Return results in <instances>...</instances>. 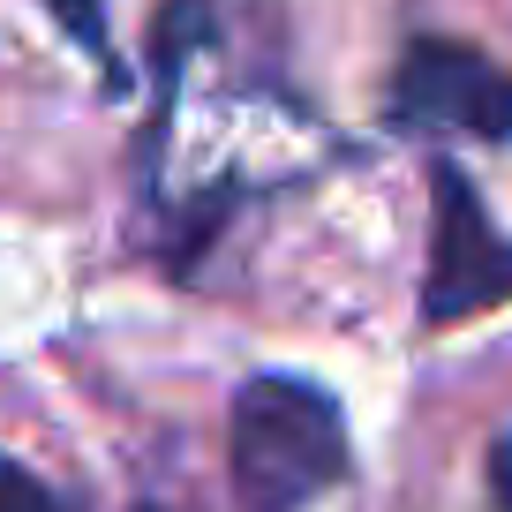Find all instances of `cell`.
I'll return each mask as SVG.
<instances>
[{"label":"cell","mask_w":512,"mask_h":512,"mask_svg":"<svg viewBox=\"0 0 512 512\" xmlns=\"http://www.w3.org/2000/svg\"><path fill=\"white\" fill-rule=\"evenodd\" d=\"M241 512H302L347 475V422L339 400L309 377H249L226 422Z\"/></svg>","instance_id":"1"},{"label":"cell","mask_w":512,"mask_h":512,"mask_svg":"<svg viewBox=\"0 0 512 512\" xmlns=\"http://www.w3.org/2000/svg\"><path fill=\"white\" fill-rule=\"evenodd\" d=\"M392 121L422 136H512V76L460 38H415L392 76Z\"/></svg>","instance_id":"2"},{"label":"cell","mask_w":512,"mask_h":512,"mask_svg":"<svg viewBox=\"0 0 512 512\" xmlns=\"http://www.w3.org/2000/svg\"><path fill=\"white\" fill-rule=\"evenodd\" d=\"M430 196H437V241H430V279H422V317L460 324L512 294V241L490 226V211H482L475 181L460 166H437Z\"/></svg>","instance_id":"3"},{"label":"cell","mask_w":512,"mask_h":512,"mask_svg":"<svg viewBox=\"0 0 512 512\" xmlns=\"http://www.w3.org/2000/svg\"><path fill=\"white\" fill-rule=\"evenodd\" d=\"M0 512H68V505L31 475V467H16L8 452H0Z\"/></svg>","instance_id":"4"},{"label":"cell","mask_w":512,"mask_h":512,"mask_svg":"<svg viewBox=\"0 0 512 512\" xmlns=\"http://www.w3.org/2000/svg\"><path fill=\"white\" fill-rule=\"evenodd\" d=\"M53 16H61V31L76 38L83 53H98V61H113L106 53V8H98V0H46Z\"/></svg>","instance_id":"5"},{"label":"cell","mask_w":512,"mask_h":512,"mask_svg":"<svg viewBox=\"0 0 512 512\" xmlns=\"http://www.w3.org/2000/svg\"><path fill=\"white\" fill-rule=\"evenodd\" d=\"M490 497H497V505L512 512V430H505V437L490 445Z\"/></svg>","instance_id":"6"}]
</instances>
